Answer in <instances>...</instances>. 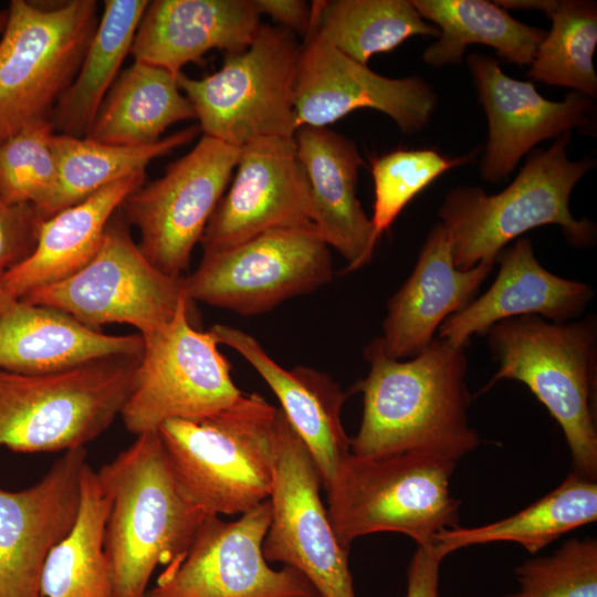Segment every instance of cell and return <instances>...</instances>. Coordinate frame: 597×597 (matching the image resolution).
Instances as JSON below:
<instances>
[{"label":"cell","mask_w":597,"mask_h":597,"mask_svg":"<svg viewBox=\"0 0 597 597\" xmlns=\"http://www.w3.org/2000/svg\"><path fill=\"white\" fill-rule=\"evenodd\" d=\"M494 264L482 261L469 270L457 269L448 233L441 223L436 224L411 274L388 301L378 337L385 354L408 359L421 353L441 324L475 297Z\"/></svg>","instance_id":"obj_21"},{"label":"cell","mask_w":597,"mask_h":597,"mask_svg":"<svg viewBox=\"0 0 597 597\" xmlns=\"http://www.w3.org/2000/svg\"><path fill=\"white\" fill-rule=\"evenodd\" d=\"M332 279L329 247L315 227L282 228L203 253L197 270L185 277V291L191 302L253 316Z\"/></svg>","instance_id":"obj_12"},{"label":"cell","mask_w":597,"mask_h":597,"mask_svg":"<svg viewBox=\"0 0 597 597\" xmlns=\"http://www.w3.org/2000/svg\"><path fill=\"white\" fill-rule=\"evenodd\" d=\"M8 11L7 10H0V33L3 31V28L7 22Z\"/></svg>","instance_id":"obj_43"},{"label":"cell","mask_w":597,"mask_h":597,"mask_svg":"<svg viewBox=\"0 0 597 597\" xmlns=\"http://www.w3.org/2000/svg\"><path fill=\"white\" fill-rule=\"evenodd\" d=\"M597 521V481L570 471L563 482L525 509L474 527L440 533L434 545L447 557L465 547L499 542L521 545L532 556L563 535Z\"/></svg>","instance_id":"obj_28"},{"label":"cell","mask_w":597,"mask_h":597,"mask_svg":"<svg viewBox=\"0 0 597 597\" xmlns=\"http://www.w3.org/2000/svg\"><path fill=\"white\" fill-rule=\"evenodd\" d=\"M407 0H332L312 2L313 36L349 59L367 64L412 35L439 36ZM305 38V39H306Z\"/></svg>","instance_id":"obj_32"},{"label":"cell","mask_w":597,"mask_h":597,"mask_svg":"<svg viewBox=\"0 0 597 597\" xmlns=\"http://www.w3.org/2000/svg\"><path fill=\"white\" fill-rule=\"evenodd\" d=\"M489 124L481 175L495 184L541 142L591 123L593 98L569 92L562 101L543 97L534 84L506 75L499 62L472 53L467 59Z\"/></svg>","instance_id":"obj_19"},{"label":"cell","mask_w":597,"mask_h":597,"mask_svg":"<svg viewBox=\"0 0 597 597\" xmlns=\"http://www.w3.org/2000/svg\"><path fill=\"white\" fill-rule=\"evenodd\" d=\"M302 45L290 30L262 24L243 51L200 80L179 73L200 132L234 147L262 137H294L293 92Z\"/></svg>","instance_id":"obj_9"},{"label":"cell","mask_w":597,"mask_h":597,"mask_svg":"<svg viewBox=\"0 0 597 597\" xmlns=\"http://www.w3.org/2000/svg\"><path fill=\"white\" fill-rule=\"evenodd\" d=\"M305 170L312 222L321 238L346 261L345 271L370 262L378 240L356 193L364 160L356 144L326 127H300L294 135Z\"/></svg>","instance_id":"obj_23"},{"label":"cell","mask_w":597,"mask_h":597,"mask_svg":"<svg viewBox=\"0 0 597 597\" xmlns=\"http://www.w3.org/2000/svg\"><path fill=\"white\" fill-rule=\"evenodd\" d=\"M118 210L88 264L59 283L25 294L20 301L63 311L97 329L105 324H128L143 338L165 328L180 302L188 298L185 277L169 276L146 259Z\"/></svg>","instance_id":"obj_10"},{"label":"cell","mask_w":597,"mask_h":597,"mask_svg":"<svg viewBox=\"0 0 597 597\" xmlns=\"http://www.w3.org/2000/svg\"><path fill=\"white\" fill-rule=\"evenodd\" d=\"M364 357L368 374L349 391L363 395L353 454L422 451L459 462L478 449L482 440L469 421L471 395L463 347L434 337L415 357L394 359L377 337L366 346Z\"/></svg>","instance_id":"obj_1"},{"label":"cell","mask_w":597,"mask_h":597,"mask_svg":"<svg viewBox=\"0 0 597 597\" xmlns=\"http://www.w3.org/2000/svg\"><path fill=\"white\" fill-rule=\"evenodd\" d=\"M494 2L503 9H533L548 15L555 8L557 0H500Z\"/></svg>","instance_id":"obj_41"},{"label":"cell","mask_w":597,"mask_h":597,"mask_svg":"<svg viewBox=\"0 0 597 597\" xmlns=\"http://www.w3.org/2000/svg\"><path fill=\"white\" fill-rule=\"evenodd\" d=\"M444 558L434 544L417 545L407 567L405 597H440V569Z\"/></svg>","instance_id":"obj_39"},{"label":"cell","mask_w":597,"mask_h":597,"mask_svg":"<svg viewBox=\"0 0 597 597\" xmlns=\"http://www.w3.org/2000/svg\"><path fill=\"white\" fill-rule=\"evenodd\" d=\"M419 14L439 29L436 42L422 60L441 67L459 64L470 44H483L499 57L519 65H531L546 31L524 24L495 2L485 0H413Z\"/></svg>","instance_id":"obj_29"},{"label":"cell","mask_w":597,"mask_h":597,"mask_svg":"<svg viewBox=\"0 0 597 597\" xmlns=\"http://www.w3.org/2000/svg\"><path fill=\"white\" fill-rule=\"evenodd\" d=\"M108 496L104 546L115 597H146L158 565H169L190 547L206 514L182 491L157 431L97 471Z\"/></svg>","instance_id":"obj_2"},{"label":"cell","mask_w":597,"mask_h":597,"mask_svg":"<svg viewBox=\"0 0 597 597\" xmlns=\"http://www.w3.org/2000/svg\"><path fill=\"white\" fill-rule=\"evenodd\" d=\"M457 463L422 451L350 453L326 490L328 520L341 546L349 549L357 538L383 532L430 545L459 526L461 501L450 488Z\"/></svg>","instance_id":"obj_6"},{"label":"cell","mask_w":597,"mask_h":597,"mask_svg":"<svg viewBox=\"0 0 597 597\" xmlns=\"http://www.w3.org/2000/svg\"><path fill=\"white\" fill-rule=\"evenodd\" d=\"M503 379L524 384L559 425L575 473L597 481V322L591 315L554 323L536 315L507 318L486 333Z\"/></svg>","instance_id":"obj_3"},{"label":"cell","mask_w":597,"mask_h":597,"mask_svg":"<svg viewBox=\"0 0 597 597\" xmlns=\"http://www.w3.org/2000/svg\"><path fill=\"white\" fill-rule=\"evenodd\" d=\"M436 103L434 91L418 76L380 75L313 36L302 45L293 92L296 130L326 127L354 111L371 108L412 134L427 126Z\"/></svg>","instance_id":"obj_16"},{"label":"cell","mask_w":597,"mask_h":597,"mask_svg":"<svg viewBox=\"0 0 597 597\" xmlns=\"http://www.w3.org/2000/svg\"><path fill=\"white\" fill-rule=\"evenodd\" d=\"M270 521L269 500L235 521L207 516L146 597H321L295 568L269 565L262 546Z\"/></svg>","instance_id":"obj_15"},{"label":"cell","mask_w":597,"mask_h":597,"mask_svg":"<svg viewBox=\"0 0 597 597\" xmlns=\"http://www.w3.org/2000/svg\"><path fill=\"white\" fill-rule=\"evenodd\" d=\"M494 282L479 297L447 318L438 337L465 347L473 335L485 334L494 324L513 317L536 315L554 323L574 321L594 298L587 283L564 279L536 259L532 241L519 239L503 250Z\"/></svg>","instance_id":"obj_20"},{"label":"cell","mask_w":597,"mask_h":597,"mask_svg":"<svg viewBox=\"0 0 597 597\" xmlns=\"http://www.w3.org/2000/svg\"><path fill=\"white\" fill-rule=\"evenodd\" d=\"M516 590L500 597H597V540L570 538L514 568Z\"/></svg>","instance_id":"obj_37"},{"label":"cell","mask_w":597,"mask_h":597,"mask_svg":"<svg viewBox=\"0 0 597 597\" xmlns=\"http://www.w3.org/2000/svg\"><path fill=\"white\" fill-rule=\"evenodd\" d=\"M147 0H106L77 74L51 116L54 132L86 137L118 71L130 53Z\"/></svg>","instance_id":"obj_30"},{"label":"cell","mask_w":597,"mask_h":597,"mask_svg":"<svg viewBox=\"0 0 597 597\" xmlns=\"http://www.w3.org/2000/svg\"><path fill=\"white\" fill-rule=\"evenodd\" d=\"M191 301L180 302L171 322L144 338L134 389L121 416L136 436L170 419L200 420L235 404L244 392L209 332L189 320Z\"/></svg>","instance_id":"obj_11"},{"label":"cell","mask_w":597,"mask_h":597,"mask_svg":"<svg viewBox=\"0 0 597 597\" xmlns=\"http://www.w3.org/2000/svg\"><path fill=\"white\" fill-rule=\"evenodd\" d=\"M210 333L219 345L241 355L274 392L327 490L338 467L352 453V438L342 421L343 406L350 392L320 370L303 366L285 369L253 336L239 328L216 324Z\"/></svg>","instance_id":"obj_22"},{"label":"cell","mask_w":597,"mask_h":597,"mask_svg":"<svg viewBox=\"0 0 597 597\" xmlns=\"http://www.w3.org/2000/svg\"><path fill=\"white\" fill-rule=\"evenodd\" d=\"M570 138L572 132H567L547 149L531 151L515 179L499 193L486 195L480 187H458L447 193L438 213L457 269L496 262L513 239L547 224L559 226L576 248L594 244L595 224L572 214L569 198L596 160L569 159Z\"/></svg>","instance_id":"obj_4"},{"label":"cell","mask_w":597,"mask_h":597,"mask_svg":"<svg viewBox=\"0 0 597 597\" xmlns=\"http://www.w3.org/2000/svg\"><path fill=\"white\" fill-rule=\"evenodd\" d=\"M199 133V126L192 125L157 143L142 146L112 145L87 137L55 134L59 184L45 212V219L86 199L114 181L145 171L153 159L188 144Z\"/></svg>","instance_id":"obj_33"},{"label":"cell","mask_w":597,"mask_h":597,"mask_svg":"<svg viewBox=\"0 0 597 597\" xmlns=\"http://www.w3.org/2000/svg\"><path fill=\"white\" fill-rule=\"evenodd\" d=\"M192 118L193 107L177 75L135 61L114 82L86 137L112 145H149L169 126Z\"/></svg>","instance_id":"obj_27"},{"label":"cell","mask_w":597,"mask_h":597,"mask_svg":"<svg viewBox=\"0 0 597 597\" xmlns=\"http://www.w3.org/2000/svg\"><path fill=\"white\" fill-rule=\"evenodd\" d=\"M18 300L9 294L0 281V315L4 313Z\"/></svg>","instance_id":"obj_42"},{"label":"cell","mask_w":597,"mask_h":597,"mask_svg":"<svg viewBox=\"0 0 597 597\" xmlns=\"http://www.w3.org/2000/svg\"><path fill=\"white\" fill-rule=\"evenodd\" d=\"M44 218L31 203H12L0 193V281L34 251Z\"/></svg>","instance_id":"obj_38"},{"label":"cell","mask_w":597,"mask_h":597,"mask_svg":"<svg viewBox=\"0 0 597 597\" xmlns=\"http://www.w3.org/2000/svg\"><path fill=\"white\" fill-rule=\"evenodd\" d=\"M51 119L32 124L0 143V193L12 203H31L45 219L59 184Z\"/></svg>","instance_id":"obj_35"},{"label":"cell","mask_w":597,"mask_h":597,"mask_svg":"<svg viewBox=\"0 0 597 597\" xmlns=\"http://www.w3.org/2000/svg\"><path fill=\"white\" fill-rule=\"evenodd\" d=\"M318 469L303 440L280 409L274 479L269 498L271 521L263 541L269 563L303 574L321 597H357L348 565L320 490Z\"/></svg>","instance_id":"obj_13"},{"label":"cell","mask_w":597,"mask_h":597,"mask_svg":"<svg viewBox=\"0 0 597 597\" xmlns=\"http://www.w3.org/2000/svg\"><path fill=\"white\" fill-rule=\"evenodd\" d=\"M254 0H155L140 19L130 48L135 61L175 75L213 50L243 51L261 25Z\"/></svg>","instance_id":"obj_24"},{"label":"cell","mask_w":597,"mask_h":597,"mask_svg":"<svg viewBox=\"0 0 597 597\" xmlns=\"http://www.w3.org/2000/svg\"><path fill=\"white\" fill-rule=\"evenodd\" d=\"M480 149L448 157L436 149H398L370 160L375 201L370 218L379 241L402 209L434 179L470 161Z\"/></svg>","instance_id":"obj_36"},{"label":"cell","mask_w":597,"mask_h":597,"mask_svg":"<svg viewBox=\"0 0 597 597\" xmlns=\"http://www.w3.org/2000/svg\"><path fill=\"white\" fill-rule=\"evenodd\" d=\"M142 356H109L46 374L0 370V447L18 452L84 448L121 415Z\"/></svg>","instance_id":"obj_7"},{"label":"cell","mask_w":597,"mask_h":597,"mask_svg":"<svg viewBox=\"0 0 597 597\" xmlns=\"http://www.w3.org/2000/svg\"><path fill=\"white\" fill-rule=\"evenodd\" d=\"M86 455L84 448L65 451L32 486L0 488V597H43L45 559L78 514Z\"/></svg>","instance_id":"obj_18"},{"label":"cell","mask_w":597,"mask_h":597,"mask_svg":"<svg viewBox=\"0 0 597 597\" xmlns=\"http://www.w3.org/2000/svg\"><path fill=\"white\" fill-rule=\"evenodd\" d=\"M260 14L269 15L281 28L307 36L312 24V4L303 0H254Z\"/></svg>","instance_id":"obj_40"},{"label":"cell","mask_w":597,"mask_h":597,"mask_svg":"<svg viewBox=\"0 0 597 597\" xmlns=\"http://www.w3.org/2000/svg\"><path fill=\"white\" fill-rule=\"evenodd\" d=\"M239 153L238 147L202 135L188 154L167 166L163 177L124 199L121 213L139 229L138 247L157 270L182 276L223 197Z\"/></svg>","instance_id":"obj_14"},{"label":"cell","mask_w":597,"mask_h":597,"mask_svg":"<svg viewBox=\"0 0 597 597\" xmlns=\"http://www.w3.org/2000/svg\"><path fill=\"white\" fill-rule=\"evenodd\" d=\"M107 513V493L97 471L86 464L76 521L43 566V597H115L113 569L104 546Z\"/></svg>","instance_id":"obj_31"},{"label":"cell","mask_w":597,"mask_h":597,"mask_svg":"<svg viewBox=\"0 0 597 597\" xmlns=\"http://www.w3.org/2000/svg\"><path fill=\"white\" fill-rule=\"evenodd\" d=\"M145 178V171L129 175L44 219L32 254L1 280L9 294L20 300L81 271L98 252L114 213Z\"/></svg>","instance_id":"obj_26"},{"label":"cell","mask_w":597,"mask_h":597,"mask_svg":"<svg viewBox=\"0 0 597 597\" xmlns=\"http://www.w3.org/2000/svg\"><path fill=\"white\" fill-rule=\"evenodd\" d=\"M527 76L547 85L569 87L590 98L597 95L594 53L597 45V6L587 0H557Z\"/></svg>","instance_id":"obj_34"},{"label":"cell","mask_w":597,"mask_h":597,"mask_svg":"<svg viewBox=\"0 0 597 597\" xmlns=\"http://www.w3.org/2000/svg\"><path fill=\"white\" fill-rule=\"evenodd\" d=\"M144 348L140 334L107 335L49 306L18 300L0 315V370L55 373Z\"/></svg>","instance_id":"obj_25"},{"label":"cell","mask_w":597,"mask_h":597,"mask_svg":"<svg viewBox=\"0 0 597 597\" xmlns=\"http://www.w3.org/2000/svg\"><path fill=\"white\" fill-rule=\"evenodd\" d=\"M235 168L200 240L203 253L270 230L313 226L308 180L294 137H262L243 145Z\"/></svg>","instance_id":"obj_17"},{"label":"cell","mask_w":597,"mask_h":597,"mask_svg":"<svg viewBox=\"0 0 597 597\" xmlns=\"http://www.w3.org/2000/svg\"><path fill=\"white\" fill-rule=\"evenodd\" d=\"M279 411L259 394H243L209 417L159 426L176 480L206 514L241 515L269 500Z\"/></svg>","instance_id":"obj_5"},{"label":"cell","mask_w":597,"mask_h":597,"mask_svg":"<svg viewBox=\"0 0 597 597\" xmlns=\"http://www.w3.org/2000/svg\"><path fill=\"white\" fill-rule=\"evenodd\" d=\"M0 39V143L51 119L74 81L97 20V1L12 0Z\"/></svg>","instance_id":"obj_8"}]
</instances>
